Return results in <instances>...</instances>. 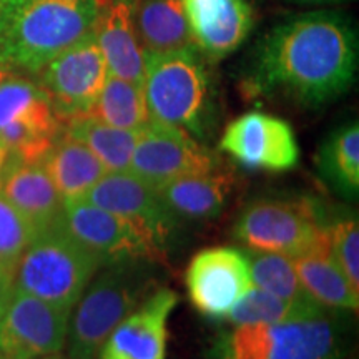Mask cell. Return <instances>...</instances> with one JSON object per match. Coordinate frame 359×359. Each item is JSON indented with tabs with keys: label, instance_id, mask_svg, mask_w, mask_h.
Wrapping results in <instances>:
<instances>
[{
	"label": "cell",
	"instance_id": "cell-31",
	"mask_svg": "<svg viewBox=\"0 0 359 359\" xmlns=\"http://www.w3.org/2000/svg\"><path fill=\"white\" fill-rule=\"evenodd\" d=\"M15 266L17 264L0 263V316L6 311L15 290Z\"/></svg>",
	"mask_w": 359,
	"mask_h": 359
},
{
	"label": "cell",
	"instance_id": "cell-24",
	"mask_svg": "<svg viewBox=\"0 0 359 359\" xmlns=\"http://www.w3.org/2000/svg\"><path fill=\"white\" fill-rule=\"evenodd\" d=\"M64 132L75 138L102 161L107 172H128L138 132L110 127L83 115L64 123Z\"/></svg>",
	"mask_w": 359,
	"mask_h": 359
},
{
	"label": "cell",
	"instance_id": "cell-20",
	"mask_svg": "<svg viewBox=\"0 0 359 359\" xmlns=\"http://www.w3.org/2000/svg\"><path fill=\"white\" fill-rule=\"evenodd\" d=\"M231 188V178L215 170L168 180L155 190L177 219H210L223 212Z\"/></svg>",
	"mask_w": 359,
	"mask_h": 359
},
{
	"label": "cell",
	"instance_id": "cell-21",
	"mask_svg": "<svg viewBox=\"0 0 359 359\" xmlns=\"http://www.w3.org/2000/svg\"><path fill=\"white\" fill-rule=\"evenodd\" d=\"M40 163L64 200L85 198L93 185L109 173L83 143L69 137L64 130Z\"/></svg>",
	"mask_w": 359,
	"mask_h": 359
},
{
	"label": "cell",
	"instance_id": "cell-9",
	"mask_svg": "<svg viewBox=\"0 0 359 359\" xmlns=\"http://www.w3.org/2000/svg\"><path fill=\"white\" fill-rule=\"evenodd\" d=\"M37 77L62 123L87 115L109 77L93 30L53 57Z\"/></svg>",
	"mask_w": 359,
	"mask_h": 359
},
{
	"label": "cell",
	"instance_id": "cell-11",
	"mask_svg": "<svg viewBox=\"0 0 359 359\" xmlns=\"http://www.w3.org/2000/svg\"><path fill=\"white\" fill-rule=\"evenodd\" d=\"M188 298L195 309L212 320H224L253 288L245 251L231 246L201 250L185 273Z\"/></svg>",
	"mask_w": 359,
	"mask_h": 359
},
{
	"label": "cell",
	"instance_id": "cell-2",
	"mask_svg": "<svg viewBox=\"0 0 359 359\" xmlns=\"http://www.w3.org/2000/svg\"><path fill=\"white\" fill-rule=\"evenodd\" d=\"M102 0H0V67L37 75L93 30Z\"/></svg>",
	"mask_w": 359,
	"mask_h": 359
},
{
	"label": "cell",
	"instance_id": "cell-18",
	"mask_svg": "<svg viewBox=\"0 0 359 359\" xmlns=\"http://www.w3.org/2000/svg\"><path fill=\"white\" fill-rule=\"evenodd\" d=\"M138 0H102L93 35L107 62L110 75L143 85L145 52L135 25Z\"/></svg>",
	"mask_w": 359,
	"mask_h": 359
},
{
	"label": "cell",
	"instance_id": "cell-25",
	"mask_svg": "<svg viewBox=\"0 0 359 359\" xmlns=\"http://www.w3.org/2000/svg\"><path fill=\"white\" fill-rule=\"evenodd\" d=\"M87 115L110 127L133 132H138L150 122L142 85L110 74Z\"/></svg>",
	"mask_w": 359,
	"mask_h": 359
},
{
	"label": "cell",
	"instance_id": "cell-30",
	"mask_svg": "<svg viewBox=\"0 0 359 359\" xmlns=\"http://www.w3.org/2000/svg\"><path fill=\"white\" fill-rule=\"evenodd\" d=\"M330 253L349 285L359 293V224L356 218L336 219L327 226Z\"/></svg>",
	"mask_w": 359,
	"mask_h": 359
},
{
	"label": "cell",
	"instance_id": "cell-6",
	"mask_svg": "<svg viewBox=\"0 0 359 359\" xmlns=\"http://www.w3.org/2000/svg\"><path fill=\"white\" fill-rule=\"evenodd\" d=\"M103 263L74 240L60 223L40 231L15 266V286L25 293L72 309Z\"/></svg>",
	"mask_w": 359,
	"mask_h": 359
},
{
	"label": "cell",
	"instance_id": "cell-28",
	"mask_svg": "<svg viewBox=\"0 0 359 359\" xmlns=\"http://www.w3.org/2000/svg\"><path fill=\"white\" fill-rule=\"evenodd\" d=\"M251 281L257 288L293 302H313L302 286L291 257L266 251H245Z\"/></svg>",
	"mask_w": 359,
	"mask_h": 359
},
{
	"label": "cell",
	"instance_id": "cell-1",
	"mask_svg": "<svg viewBox=\"0 0 359 359\" xmlns=\"http://www.w3.org/2000/svg\"><path fill=\"white\" fill-rule=\"evenodd\" d=\"M358 72V32L339 12L316 11L276 25L255 55L248 87L309 109L348 92Z\"/></svg>",
	"mask_w": 359,
	"mask_h": 359
},
{
	"label": "cell",
	"instance_id": "cell-29",
	"mask_svg": "<svg viewBox=\"0 0 359 359\" xmlns=\"http://www.w3.org/2000/svg\"><path fill=\"white\" fill-rule=\"evenodd\" d=\"M35 236L34 224L0 193V263L17 264Z\"/></svg>",
	"mask_w": 359,
	"mask_h": 359
},
{
	"label": "cell",
	"instance_id": "cell-22",
	"mask_svg": "<svg viewBox=\"0 0 359 359\" xmlns=\"http://www.w3.org/2000/svg\"><path fill=\"white\" fill-rule=\"evenodd\" d=\"M135 25L145 53L195 47L182 0H138Z\"/></svg>",
	"mask_w": 359,
	"mask_h": 359
},
{
	"label": "cell",
	"instance_id": "cell-5",
	"mask_svg": "<svg viewBox=\"0 0 359 359\" xmlns=\"http://www.w3.org/2000/svg\"><path fill=\"white\" fill-rule=\"evenodd\" d=\"M142 87L150 122L203 135L212 110V82L198 48L145 53Z\"/></svg>",
	"mask_w": 359,
	"mask_h": 359
},
{
	"label": "cell",
	"instance_id": "cell-27",
	"mask_svg": "<svg viewBox=\"0 0 359 359\" xmlns=\"http://www.w3.org/2000/svg\"><path fill=\"white\" fill-rule=\"evenodd\" d=\"M320 308L325 306H320L314 302H293V299L280 298L253 286L224 320L231 326L268 325V323H281L298 316H306Z\"/></svg>",
	"mask_w": 359,
	"mask_h": 359
},
{
	"label": "cell",
	"instance_id": "cell-15",
	"mask_svg": "<svg viewBox=\"0 0 359 359\" xmlns=\"http://www.w3.org/2000/svg\"><path fill=\"white\" fill-rule=\"evenodd\" d=\"M219 148L251 170L288 172L299 161V145L291 125L263 111H248L228 123Z\"/></svg>",
	"mask_w": 359,
	"mask_h": 359
},
{
	"label": "cell",
	"instance_id": "cell-10",
	"mask_svg": "<svg viewBox=\"0 0 359 359\" xmlns=\"http://www.w3.org/2000/svg\"><path fill=\"white\" fill-rule=\"evenodd\" d=\"M72 309L43 302L15 286L0 316V359H35L65 348Z\"/></svg>",
	"mask_w": 359,
	"mask_h": 359
},
{
	"label": "cell",
	"instance_id": "cell-19",
	"mask_svg": "<svg viewBox=\"0 0 359 359\" xmlns=\"http://www.w3.org/2000/svg\"><path fill=\"white\" fill-rule=\"evenodd\" d=\"M0 193L37 230L45 231L58 222L64 198L42 163H27L11 155L0 180Z\"/></svg>",
	"mask_w": 359,
	"mask_h": 359
},
{
	"label": "cell",
	"instance_id": "cell-7",
	"mask_svg": "<svg viewBox=\"0 0 359 359\" xmlns=\"http://www.w3.org/2000/svg\"><path fill=\"white\" fill-rule=\"evenodd\" d=\"M327 226L313 200H258L245 206L233 235L248 250L293 258L330 246Z\"/></svg>",
	"mask_w": 359,
	"mask_h": 359
},
{
	"label": "cell",
	"instance_id": "cell-13",
	"mask_svg": "<svg viewBox=\"0 0 359 359\" xmlns=\"http://www.w3.org/2000/svg\"><path fill=\"white\" fill-rule=\"evenodd\" d=\"M218 170V158L185 130L148 122L138 130L130 170L135 177L158 187L183 175Z\"/></svg>",
	"mask_w": 359,
	"mask_h": 359
},
{
	"label": "cell",
	"instance_id": "cell-34",
	"mask_svg": "<svg viewBox=\"0 0 359 359\" xmlns=\"http://www.w3.org/2000/svg\"><path fill=\"white\" fill-rule=\"evenodd\" d=\"M12 72L11 70H7V69H4V67H0V83L4 82V79L7 77V75H11Z\"/></svg>",
	"mask_w": 359,
	"mask_h": 359
},
{
	"label": "cell",
	"instance_id": "cell-23",
	"mask_svg": "<svg viewBox=\"0 0 359 359\" xmlns=\"http://www.w3.org/2000/svg\"><path fill=\"white\" fill-rule=\"evenodd\" d=\"M291 259L302 286L314 303L338 311H356L359 308V293L331 257L330 246L309 250Z\"/></svg>",
	"mask_w": 359,
	"mask_h": 359
},
{
	"label": "cell",
	"instance_id": "cell-14",
	"mask_svg": "<svg viewBox=\"0 0 359 359\" xmlns=\"http://www.w3.org/2000/svg\"><path fill=\"white\" fill-rule=\"evenodd\" d=\"M58 223L103 264L138 258L158 262L161 258L132 223L83 198L64 200Z\"/></svg>",
	"mask_w": 359,
	"mask_h": 359
},
{
	"label": "cell",
	"instance_id": "cell-16",
	"mask_svg": "<svg viewBox=\"0 0 359 359\" xmlns=\"http://www.w3.org/2000/svg\"><path fill=\"white\" fill-rule=\"evenodd\" d=\"M178 294L161 286L115 326L97 359H165L168 318L177 308Z\"/></svg>",
	"mask_w": 359,
	"mask_h": 359
},
{
	"label": "cell",
	"instance_id": "cell-8",
	"mask_svg": "<svg viewBox=\"0 0 359 359\" xmlns=\"http://www.w3.org/2000/svg\"><path fill=\"white\" fill-rule=\"evenodd\" d=\"M64 123L37 82L11 74L0 83V142L27 163H40Z\"/></svg>",
	"mask_w": 359,
	"mask_h": 359
},
{
	"label": "cell",
	"instance_id": "cell-12",
	"mask_svg": "<svg viewBox=\"0 0 359 359\" xmlns=\"http://www.w3.org/2000/svg\"><path fill=\"white\" fill-rule=\"evenodd\" d=\"M92 205L118 215L133 224L163 257L180 219L160 200L155 187L132 172H109L85 198Z\"/></svg>",
	"mask_w": 359,
	"mask_h": 359
},
{
	"label": "cell",
	"instance_id": "cell-26",
	"mask_svg": "<svg viewBox=\"0 0 359 359\" xmlns=\"http://www.w3.org/2000/svg\"><path fill=\"white\" fill-rule=\"evenodd\" d=\"M320 168L336 190L353 196L359 190V125L348 123L327 137L320 154Z\"/></svg>",
	"mask_w": 359,
	"mask_h": 359
},
{
	"label": "cell",
	"instance_id": "cell-17",
	"mask_svg": "<svg viewBox=\"0 0 359 359\" xmlns=\"http://www.w3.org/2000/svg\"><path fill=\"white\" fill-rule=\"evenodd\" d=\"M193 45L210 60L236 52L255 27V12L246 0H182Z\"/></svg>",
	"mask_w": 359,
	"mask_h": 359
},
{
	"label": "cell",
	"instance_id": "cell-35",
	"mask_svg": "<svg viewBox=\"0 0 359 359\" xmlns=\"http://www.w3.org/2000/svg\"><path fill=\"white\" fill-rule=\"evenodd\" d=\"M35 359H60L58 354H53V356H43V358H35Z\"/></svg>",
	"mask_w": 359,
	"mask_h": 359
},
{
	"label": "cell",
	"instance_id": "cell-37",
	"mask_svg": "<svg viewBox=\"0 0 359 359\" xmlns=\"http://www.w3.org/2000/svg\"><path fill=\"white\" fill-rule=\"evenodd\" d=\"M60 359H62V358H60Z\"/></svg>",
	"mask_w": 359,
	"mask_h": 359
},
{
	"label": "cell",
	"instance_id": "cell-3",
	"mask_svg": "<svg viewBox=\"0 0 359 359\" xmlns=\"http://www.w3.org/2000/svg\"><path fill=\"white\" fill-rule=\"evenodd\" d=\"M155 263L122 259L98 269L72 308L65 339L69 359H97L115 326L158 288Z\"/></svg>",
	"mask_w": 359,
	"mask_h": 359
},
{
	"label": "cell",
	"instance_id": "cell-4",
	"mask_svg": "<svg viewBox=\"0 0 359 359\" xmlns=\"http://www.w3.org/2000/svg\"><path fill=\"white\" fill-rule=\"evenodd\" d=\"M348 316L320 308L268 325L235 326L218 339V359H343L348 354Z\"/></svg>",
	"mask_w": 359,
	"mask_h": 359
},
{
	"label": "cell",
	"instance_id": "cell-36",
	"mask_svg": "<svg viewBox=\"0 0 359 359\" xmlns=\"http://www.w3.org/2000/svg\"><path fill=\"white\" fill-rule=\"evenodd\" d=\"M343 359H346V358H343Z\"/></svg>",
	"mask_w": 359,
	"mask_h": 359
},
{
	"label": "cell",
	"instance_id": "cell-33",
	"mask_svg": "<svg viewBox=\"0 0 359 359\" xmlns=\"http://www.w3.org/2000/svg\"><path fill=\"white\" fill-rule=\"evenodd\" d=\"M8 158H11V151H8V148L4 145L2 142H0V180H2L4 170H6V167H7Z\"/></svg>",
	"mask_w": 359,
	"mask_h": 359
},
{
	"label": "cell",
	"instance_id": "cell-32",
	"mask_svg": "<svg viewBox=\"0 0 359 359\" xmlns=\"http://www.w3.org/2000/svg\"><path fill=\"white\" fill-rule=\"evenodd\" d=\"M293 4L298 6H308V7H333L341 6V4L353 2V0H291Z\"/></svg>",
	"mask_w": 359,
	"mask_h": 359
}]
</instances>
